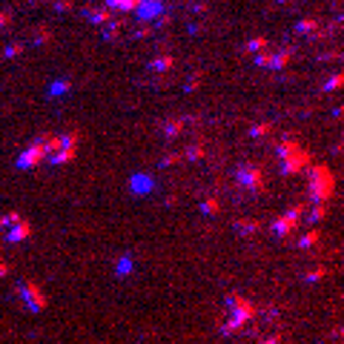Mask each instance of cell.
I'll use <instances>...</instances> for the list:
<instances>
[{
  "mask_svg": "<svg viewBox=\"0 0 344 344\" xmlns=\"http://www.w3.org/2000/svg\"><path fill=\"white\" fill-rule=\"evenodd\" d=\"M316 178H330V175H327V169H316ZM327 186H333V181H327ZM313 192H316V198H327L321 184H313Z\"/></svg>",
  "mask_w": 344,
  "mask_h": 344,
  "instance_id": "1",
  "label": "cell"
},
{
  "mask_svg": "<svg viewBox=\"0 0 344 344\" xmlns=\"http://www.w3.org/2000/svg\"><path fill=\"white\" fill-rule=\"evenodd\" d=\"M341 83H344V75H338V78H333L330 83H327V89H338Z\"/></svg>",
  "mask_w": 344,
  "mask_h": 344,
  "instance_id": "2",
  "label": "cell"
}]
</instances>
